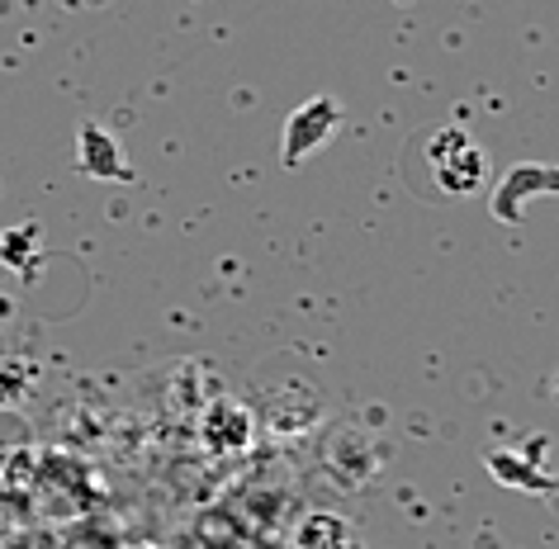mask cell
<instances>
[{
    "instance_id": "1",
    "label": "cell",
    "mask_w": 559,
    "mask_h": 549,
    "mask_svg": "<svg viewBox=\"0 0 559 549\" xmlns=\"http://www.w3.org/2000/svg\"><path fill=\"white\" fill-rule=\"evenodd\" d=\"M427 171H431V190L445 200H469L484 190L488 180V157L465 129L445 123L427 138Z\"/></svg>"
},
{
    "instance_id": "6",
    "label": "cell",
    "mask_w": 559,
    "mask_h": 549,
    "mask_svg": "<svg viewBox=\"0 0 559 549\" xmlns=\"http://www.w3.org/2000/svg\"><path fill=\"white\" fill-rule=\"evenodd\" d=\"M488 469H493V478H502V484H512V488H550V478H545V474H531L526 460L502 455V450L488 455Z\"/></svg>"
},
{
    "instance_id": "7",
    "label": "cell",
    "mask_w": 559,
    "mask_h": 549,
    "mask_svg": "<svg viewBox=\"0 0 559 549\" xmlns=\"http://www.w3.org/2000/svg\"><path fill=\"white\" fill-rule=\"evenodd\" d=\"M550 398H555V403H559V370H555V374H550Z\"/></svg>"
},
{
    "instance_id": "5",
    "label": "cell",
    "mask_w": 559,
    "mask_h": 549,
    "mask_svg": "<svg viewBox=\"0 0 559 549\" xmlns=\"http://www.w3.org/2000/svg\"><path fill=\"white\" fill-rule=\"evenodd\" d=\"M209 427H223V431H204L214 450H237V445L251 441V417L242 413V407H233V403H218L214 413H209Z\"/></svg>"
},
{
    "instance_id": "9",
    "label": "cell",
    "mask_w": 559,
    "mask_h": 549,
    "mask_svg": "<svg viewBox=\"0 0 559 549\" xmlns=\"http://www.w3.org/2000/svg\"><path fill=\"white\" fill-rule=\"evenodd\" d=\"M0 10H5V0H0Z\"/></svg>"
},
{
    "instance_id": "2",
    "label": "cell",
    "mask_w": 559,
    "mask_h": 549,
    "mask_svg": "<svg viewBox=\"0 0 559 549\" xmlns=\"http://www.w3.org/2000/svg\"><path fill=\"white\" fill-rule=\"evenodd\" d=\"M337 123H342V105L332 100V95H318V100L299 105L295 115L285 119V143H280V162H285V166H304V157H309V152H318L332 133H337Z\"/></svg>"
},
{
    "instance_id": "3",
    "label": "cell",
    "mask_w": 559,
    "mask_h": 549,
    "mask_svg": "<svg viewBox=\"0 0 559 549\" xmlns=\"http://www.w3.org/2000/svg\"><path fill=\"white\" fill-rule=\"evenodd\" d=\"M81 166L100 180H129V166L119 162L115 138H109L100 123H86V129H81Z\"/></svg>"
},
{
    "instance_id": "8",
    "label": "cell",
    "mask_w": 559,
    "mask_h": 549,
    "mask_svg": "<svg viewBox=\"0 0 559 549\" xmlns=\"http://www.w3.org/2000/svg\"><path fill=\"white\" fill-rule=\"evenodd\" d=\"M545 492H550V498H555V506H559V478H555V484H550V488H545Z\"/></svg>"
},
{
    "instance_id": "4",
    "label": "cell",
    "mask_w": 559,
    "mask_h": 549,
    "mask_svg": "<svg viewBox=\"0 0 559 549\" xmlns=\"http://www.w3.org/2000/svg\"><path fill=\"white\" fill-rule=\"evenodd\" d=\"M299 549H356V535H352V526H346L342 516L318 512V516L304 521V530H299Z\"/></svg>"
}]
</instances>
